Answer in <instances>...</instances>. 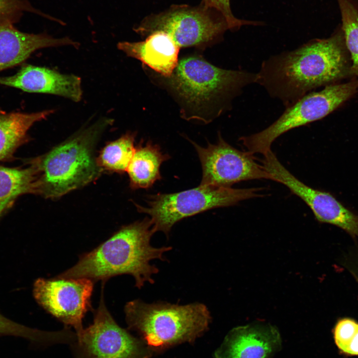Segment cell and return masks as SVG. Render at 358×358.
Returning a JSON list of instances; mask_svg holds the SVG:
<instances>
[{"label":"cell","mask_w":358,"mask_h":358,"mask_svg":"<svg viewBox=\"0 0 358 358\" xmlns=\"http://www.w3.org/2000/svg\"><path fill=\"white\" fill-rule=\"evenodd\" d=\"M257 74L256 84L285 108L318 88L353 76L341 25L328 38L270 56Z\"/></svg>","instance_id":"1"},{"label":"cell","mask_w":358,"mask_h":358,"mask_svg":"<svg viewBox=\"0 0 358 358\" xmlns=\"http://www.w3.org/2000/svg\"><path fill=\"white\" fill-rule=\"evenodd\" d=\"M154 233L148 217L123 226L96 248L81 255L75 265L57 276L105 282L114 276L129 274L139 289L146 282L153 283V275L159 269L151 261H164V253L172 249L170 246H152L150 240Z\"/></svg>","instance_id":"2"},{"label":"cell","mask_w":358,"mask_h":358,"mask_svg":"<svg viewBox=\"0 0 358 358\" xmlns=\"http://www.w3.org/2000/svg\"><path fill=\"white\" fill-rule=\"evenodd\" d=\"M112 122L100 119L45 154L23 160L35 169L36 195L57 198L97 179L103 171L96 162V146Z\"/></svg>","instance_id":"3"},{"label":"cell","mask_w":358,"mask_h":358,"mask_svg":"<svg viewBox=\"0 0 358 358\" xmlns=\"http://www.w3.org/2000/svg\"><path fill=\"white\" fill-rule=\"evenodd\" d=\"M168 78L169 85L188 111L183 116L207 122L231 107L232 100L249 85L256 84L257 73L223 69L198 56L185 57Z\"/></svg>","instance_id":"4"},{"label":"cell","mask_w":358,"mask_h":358,"mask_svg":"<svg viewBox=\"0 0 358 358\" xmlns=\"http://www.w3.org/2000/svg\"><path fill=\"white\" fill-rule=\"evenodd\" d=\"M124 312L129 327L154 347L194 338L207 329L211 319L207 307L198 302L178 305L135 299L126 303Z\"/></svg>","instance_id":"5"},{"label":"cell","mask_w":358,"mask_h":358,"mask_svg":"<svg viewBox=\"0 0 358 358\" xmlns=\"http://www.w3.org/2000/svg\"><path fill=\"white\" fill-rule=\"evenodd\" d=\"M262 188H233L200 184L195 188L173 193L150 195L148 206L135 204L138 211L150 216L155 233L168 235L180 220L210 209L227 207L262 196Z\"/></svg>","instance_id":"6"},{"label":"cell","mask_w":358,"mask_h":358,"mask_svg":"<svg viewBox=\"0 0 358 358\" xmlns=\"http://www.w3.org/2000/svg\"><path fill=\"white\" fill-rule=\"evenodd\" d=\"M358 79L344 84L325 86L321 90L306 94L286 108L282 114L264 130L239 138L247 151L264 155L271 150L272 143L284 133L320 120L335 110L355 94Z\"/></svg>","instance_id":"7"},{"label":"cell","mask_w":358,"mask_h":358,"mask_svg":"<svg viewBox=\"0 0 358 358\" xmlns=\"http://www.w3.org/2000/svg\"><path fill=\"white\" fill-rule=\"evenodd\" d=\"M134 29L142 36L164 32L181 48L210 44L221 38L229 28L215 10L181 5L147 16Z\"/></svg>","instance_id":"8"},{"label":"cell","mask_w":358,"mask_h":358,"mask_svg":"<svg viewBox=\"0 0 358 358\" xmlns=\"http://www.w3.org/2000/svg\"><path fill=\"white\" fill-rule=\"evenodd\" d=\"M198 154L202 169L200 184L221 187H231L242 181L266 179L270 174L263 165L259 164L254 154L232 147L218 135L215 144L208 143L202 147L190 141Z\"/></svg>","instance_id":"9"},{"label":"cell","mask_w":358,"mask_h":358,"mask_svg":"<svg viewBox=\"0 0 358 358\" xmlns=\"http://www.w3.org/2000/svg\"><path fill=\"white\" fill-rule=\"evenodd\" d=\"M104 283L92 324L76 333L73 346L75 358H137L139 343L118 325L106 307Z\"/></svg>","instance_id":"10"},{"label":"cell","mask_w":358,"mask_h":358,"mask_svg":"<svg viewBox=\"0 0 358 358\" xmlns=\"http://www.w3.org/2000/svg\"><path fill=\"white\" fill-rule=\"evenodd\" d=\"M93 284L85 278H40L35 281L33 292L39 305L78 333L83 330V319L91 309Z\"/></svg>","instance_id":"11"},{"label":"cell","mask_w":358,"mask_h":358,"mask_svg":"<svg viewBox=\"0 0 358 358\" xmlns=\"http://www.w3.org/2000/svg\"><path fill=\"white\" fill-rule=\"evenodd\" d=\"M262 164L272 180L286 186L311 209L320 222L335 225L352 236L358 238V216L330 193L313 188L292 175L278 160L272 150L263 156Z\"/></svg>","instance_id":"12"},{"label":"cell","mask_w":358,"mask_h":358,"mask_svg":"<svg viewBox=\"0 0 358 358\" xmlns=\"http://www.w3.org/2000/svg\"><path fill=\"white\" fill-rule=\"evenodd\" d=\"M0 85L28 92L62 96L75 102L80 101L83 94L79 77L29 64H23L15 75L0 77Z\"/></svg>","instance_id":"13"},{"label":"cell","mask_w":358,"mask_h":358,"mask_svg":"<svg viewBox=\"0 0 358 358\" xmlns=\"http://www.w3.org/2000/svg\"><path fill=\"white\" fill-rule=\"evenodd\" d=\"M276 328L257 323L234 328L216 352V358H270L281 346Z\"/></svg>","instance_id":"14"},{"label":"cell","mask_w":358,"mask_h":358,"mask_svg":"<svg viewBox=\"0 0 358 358\" xmlns=\"http://www.w3.org/2000/svg\"><path fill=\"white\" fill-rule=\"evenodd\" d=\"M79 43L69 37L56 38L45 33L23 32L13 24L0 25V72L23 64L35 51Z\"/></svg>","instance_id":"15"},{"label":"cell","mask_w":358,"mask_h":358,"mask_svg":"<svg viewBox=\"0 0 358 358\" xmlns=\"http://www.w3.org/2000/svg\"><path fill=\"white\" fill-rule=\"evenodd\" d=\"M117 47L128 56L140 60L166 77L172 74L179 63L180 47L163 31L154 32L143 41L120 42Z\"/></svg>","instance_id":"16"},{"label":"cell","mask_w":358,"mask_h":358,"mask_svg":"<svg viewBox=\"0 0 358 358\" xmlns=\"http://www.w3.org/2000/svg\"><path fill=\"white\" fill-rule=\"evenodd\" d=\"M54 111L50 109L32 113L7 112L0 108V162L15 160L17 150L31 140L28 133L30 128Z\"/></svg>","instance_id":"17"},{"label":"cell","mask_w":358,"mask_h":358,"mask_svg":"<svg viewBox=\"0 0 358 358\" xmlns=\"http://www.w3.org/2000/svg\"><path fill=\"white\" fill-rule=\"evenodd\" d=\"M170 157L164 154L160 147L147 142L136 147V150L127 170L130 186L133 189L148 188L161 179L160 168L163 162Z\"/></svg>","instance_id":"18"},{"label":"cell","mask_w":358,"mask_h":358,"mask_svg":"<svg viewBox=\"0 0 358 358\" xmlns=\"http://www.w3.org/2000/svg\"><path fill=\"white\" fill-rule=\"evenodd\" d=\"M25 165L28 166L8 167L0 165V218L20 196L36 194L35 169L30 164Z\"/></svg>","instance_id":"19"},{"label":"cell","mask_w":358,"mask_h":358,"mask_svg":"<svg viewBox=\"0 0 358 358\" xmlns=\"http://www.w3.org/2000/svg\"><path fill=\"white\" fill-rule=\"evenodd\" d=\"M135 133L128 132L108 143L96 157L98 166L103 171L118 173L127 172L136 150Z\"/></svg>","instance_id":"20"},{"label":"cell","mask_w":358,"mask_h":358,"mask_svg":"<svg viewBox=\"0 0 358 358\" xmlns=\"http://www.w3.org/2000/svg\"><path fill=\"white\" fill-rule=\"evenodd\" d=\"M346 44L352 60L353 76L358 79V0H338Z\"/></svg>","instance_id":"21"},{"label":"cell","mask_w":358,"mask_h":358,"mask_svg":"<svg viewBox=\"0 0 358 358\" xmlns=\"http://www.w3.org/2000/svg\"><path fill=\"white\" fill-rule=\"evenodd\" d=\"M0 334L18 336L36 342H61L62 331L47 332L21 325L5 317L0 313Z\"/></svg>","instance_id":"22"},{"label":"cell","mask_w":358,"mask_h":358,"mask_svg":"<svg viewBox=\"0 0 358 358\" xmlns=\"http://www.w3.org/2000/svg\"><path fill=\"white\" fill-rule=\"evenodd\" d=\"M334 337L338 348L344 353L358 355V323L346 318L337 323Z\"/></svg>","instance_id":"23"},{"label":"cell","mask_w":358,"mask_h":358,"mask_svg":"<svg viewBox=\"0 0 358 358\" xmlns=\"http://www.w3.org/2000/svg\"><path fill=\"white\" fill-rule=\"evenodd\" d=\"M24 12L34 13L52 21H58V19L34 7L27 0H0V25L16 23Z\"/></svg>","instance_id":"24"},{"label":"cell","mask_w":358,"mask_h":358,"mask_svg":"<svg viewBox=\"0 0 358 358\" xmlns=\"http://www.w3.org/2000/svg\"><path fill=\"white\" fill-rule=\"evenodd\" d=\"M200 6L220 13L227 21L230 30H238L245 25L262 24L259 21L242 20L236 17L231 10L230 0H202Z\"/></svg>","instance_id":"25"}]
</instances>
